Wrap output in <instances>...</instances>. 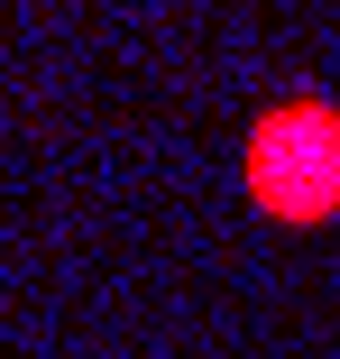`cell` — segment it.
<instances>
[{
    "instance_id": "cell-1",
    "label": "cell",
    "mask_w": 340,
    "mask_h": 359,
    "mask_svg": "<svg viewBox=\"0 0 340 359\" xmlns=\"http://www.w3.org/2000/svg\"><path fill=\"white\" fill-rule=\"evenodd\" d=\"M239 194L276 231L340 222V102L331 93H276L239 129Z\"/></svg>"
}]
</instances>
